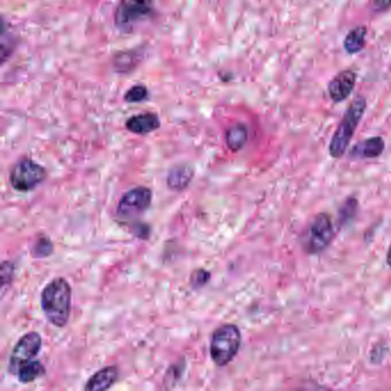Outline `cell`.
I'll use <instances>...</instances> for the list:
<instances>
[{
	"instance_id": "1",
	"label": "cell",
	"mask_w": 391,
	"mask_h": 391,
	"mask_svg": "<svg viewBox=\"0 0 391 391\" xmlns=\"http://www.w3.org/2000/svg\"><path fill=\"white\" fill-rule=\"evenodd\" d=\"M43 312L49 324L62 329L69 322L71 311V287L63 278H56L43 289Z\"/></svg>"
},
{
	"instance_id": "2",
	"label": "cell",
	"mask_w": 391,
	"mask_h": 391,
	"mask_svg": "<svg viewBox=\"0 0 391 391\" xmlns=\"http://www.w3.org/2000/svg\"><path fill=\"white\" fill-rule=\"evenodd\" d=\"M365 109H366V100L364 97H357L349 106V108L346 109L342 122L340 123L339 128L334 133L329 145V154L332 158H340L346 153L353 133L363 117Z\"/></svg>"
},
{
	"instance_id": "3",
	"label": "cell",
	"mask_w": 391,
	"mask_h": 391,
	"mask_svg": "<svg viewBox=\"0 0 391 391\" xmlns=\"http://www.w3.org/2000/svg\"><path fill=\"white\" fill-rule=\"evenodd\" d=\"M241 332L238 326L227 324L213 333L210 356L217 366H226L238 355L241 346Z\"/></svg>"
},
{
	"instance_id": "4",
	"label": "cell",
	"mask_w": 391,
	"mask_h": 391,
	"mask_svg": "<svg viewBox=\"0 0 391 391\" xmlns=\"http://www.w3.org/2000/svg\"><path fill=\"white\" fill-rule=\"evenodd\" d=\"M154 12V0H119L114 21L121 32H131L137 25L150 18Z\"/></svg>"
},
{
	"instance_id": "5",
	"label": "cell",
	"mask_w": 391,
	"mask_h": 391,
	"mask_svg": "<svg viewBox=\"0 0 391 391\" xmlns=\"http://www.w3.org/2000/svg\"><path fill=\"white\" fill-rule=\"evenodd\" d=\"M334 226L327 213H319L312 220L304 239V249L307 254L316 255L329 248L334 239Z\"/></svg>"
},
{
	"instance_id": "6",
	"label": "cell",
	"mask_w": 391,
	"mask_h": 391,
	"mask_svg": "<svg viewBox=\"0 0 391 391\" xmlns=\"http://www.w3.org/2000/svg\"><path fill=\"white\" fill-rule=\"evenodd\" d=\"M45 178V169L29 158L19 161L14 168L12 169L10 176L12 187L21 193L30 192L35 189Z\"/></svg>"
},
{
	"instance_id": "7",
	"label": "cell",
	"mask_w": 391,
	"mask_h": 391,
	"mask_svg": "<svg viewBox=\"0 0 391 391\" xmlns=\"http://www.w3.org/2000/svg\"><path fill=\"white\" fill-rule=\"evenodd\" d=\"M153 193L150 189L140 186L130 189L119 200L117 216L122 220H130L140 216L150 208Z\"/></svg>"
},
{
	"instance_id": "8",
	"label": "cell",
	"mask_w": 391,
	"mask_h": 391,
	"mask_svg": "<svg viewBox=\"0 0 391 391\" xmlns=\"http://www.w3.org/2000/svg\"><path fill=\"white\" fill-rule=\"evenodd\" d=\"M42 336L38 333H27L22 336L13 349L8 370L13 374L18 373L19 368L22 365L32 362L38 355L42 349Z\"/></svg>"
},
{
	"instance_id": "9",
	"label": "cell",
	"mask_w": 391,
	"mask_h": 391,
	"mask_svg": "<svg viewBox=\"0 0 391 391\" xmlns=\"http://www.w3.org/2000/svg\"><path fill=\"white\" fill-rule=\"evenodd\" d=\"M356 80L357 75L351 70H344L334 77L329 84V97L333 102H341L346 100L353 91Z\"/></svg>"
},
{
	"instance_id": "10",
	"label": "cell",
	"mask_w": 391,
	"mask_h": 391,
	"mask_svg": "<svg viewBox=\"0 0 391 391\" xmlns=\"http://www.w3.org/2000/svg\"><path fill=\"white\" fill-rule=\"evenodd\" d=\"M161 126L160 119L154 112H143L132 116L126 121V129L136 134H147L158 130Z\"/></svg>"
},
{
	"instance_id": "11",
	"label": "cell",
	"mask_w": 391,
	"mask_h": 391,
	"mask_svg": "<svg viewBox=\"0 0 391 391\" xmlns=\"http://www.w3.org/2000/svg\"><path fill=\"white\" fill-rule=\"evenodd\" d=\"M119 379V370L116 366H107L98 370L93 377H90L88 383L85 384V390L102 391L107 390L115 383Z\"/></svg>"
},
{
	"instance_id": "12",
	"label": "cell",
	"mask_w": 391,
	"mask_h": 391,
	"mask_svg": "<svg viewBox=\"0 0 391 391\" xmlns=\"http://www.w3.org/2000/svg\"><path fill=\"white\" fill-rule=\"evenodd\" d=\"M384 140L381 137H373L357 143L351 150V156L358 158H375L384 150Z\"/></svg>"
},
{
	"instance_id": "13",
	"label": "cell",
	"mask_w": 391,
	"mask_h": 391,
	"mask_svg": "<svg viewBox=\"0 0 391 391\" xmlns=\"http://www.w3.org/2000/svg\"><path fill=\"white\" fill-rule=\"evenodd\" d=\"M194 177V171L189 165H177L169 172L168 186L175 191H182L189 185Z\"/></svg>"
},
{
	"instance_id": "14",
	"label": "cell",
	"mask_w": 391,
	"mask_h": 391,
	"mask_svg": "<svg viewBox=\"0 0 391 391\" xmlns=\"http://www.w3.org/2000/svg\"><path fill=\"white\" fill-rule=\"evenodd\" d=\"M367 29L364 25L353 29L344 39V49L349 54H355L364 49L366 43Z\"/></svg>"
},
{
	"instance_id": "15",
	"label": "cell",
	"mask_w": 391,
	"mask_h": 391,
	"mask_svg": "<svg viewBox=\"0 0 391 391\" xmlns=\"http://www.w3.org/2000/svg\"><path fill=\"white\" fill-rule=\"evenodd\" d=\"M248 140V130L244 124L230 126L226 132V143L232 152H238Z\"/></svg>"
},
{
	"instance_id": "16",
	"label": "cell",
	"mask_w": 391,
	"mask_h": 391,
	"mask_svg": "<svg viewBox=\"0 0 391 391\" xmlns=\"http://www.w3.org/2000/svg\"><path fill=\"white\" fill-rule=\"evenodd\" d=\"M45 374V367L39 360H32L22 365L18 370V377L22 383H32Z\"/></svg>"
},
{
	"instance_id": "17",
	"label": "cell",
	"mask_w": 391,
	"mask_h": 391,
	"mask_svg": "<svg viewBox=\"0 0 391 391\" xmlns=\"http://www.w3.org/2000/svg\"><path fill=\"white\" fill-rule=\"evenodd\" d=\"M147 98H148V90L143 85H134L128 90L124 95V100L130 104L145 102Z\"/></svg>"
},
{
	"instance_id": "18",
	"label": "cell",
	"mask_w": 391,
	"mask_h": 391,
	"mask_svg": "<svg viewBox=\"0 0 391 391\" xmlns=\"http://www.w3.org/2000/svg\"><path fill=\"white\" fill-rule=\"evenodd\" d=\"M53 252L52 242L49 241V238H40L38 241L36 242L34 248H32V256L34 257H46L49 256Z\"/></svg>"
},
{
	"instance_id": "19",
	"label": "cell",
	"mask_w": 391,
	"mask_h": 391,
	"mask_svg": "<svg viewBox=\"0 0 391 391\" xmlns=\"http://www.w3.org/2000/svg\"><path fill=\"white\" fill-rule=\"evenodd\" d=\"M357 208H358V203H357L356 199H353L350 198L344 206H342V209L340 211V220H341V223H346L348 220H351L355 213H356Z\"/></svg>"
},
{
	"instance_id": "20",
	"label": "cell",
	"mask_w": 391,
	"mask_h": 391,
	"mask_svg": "<svg viewBox=\"0 0 391 391\" xmlns=\"http://www.w3.org/2000/svg\"><path fill=\"white\" fill-rule=\"evenodd\" d=\"M210 276H211V274L206 270H196L191 276V285L194 288H201L206 283H208Z\"/></svg>"
},
{
	"instance_id": "21",
	"label": "cell",
	"mask_w": 391,
	"mask_h": 391,
	"mask_svg": "<svg viewBox=\"0 0 391 391\" xmlns=\"http://www.w3.org/2000/svg\"><path fill=\"white\" fill-rule=\"evenodd\" d=\"M13 272H14V269H13V265H12L11 263H3V266H1V283H3V286H5L6 283H11Z\"/></svg>"
},
{
	"instance_id": "22",
	"label": "cell",
	"mask_w": 391,
	"mask_h": 391,
	"mask_svg": "<svg viewBox=\"0 0 391 391\" xmlns=\"http://www.w3.org/2000/svg\"><path fill=\"white\" fill-rule=\"evenodd\" d=\"M372 8L377 12L388 11L391 8V0H373Z\"/></svg>"
},
{
	"instance_id": "23",
	"label": "cell",
	"mask_w": 391,
	"mask_h": 391,
	"mask_svg": "<svg viewBox=\"0 0 391 391\" xmlns=\"http://www.w3.org/2000/svg\"><path fill=\"white\" fill-rule=\"evenodd\" d=\"M387 263H388V265L390 266V268H391V246H390V248H389V250H388Z\"/></svg>"
}]
</instances>
